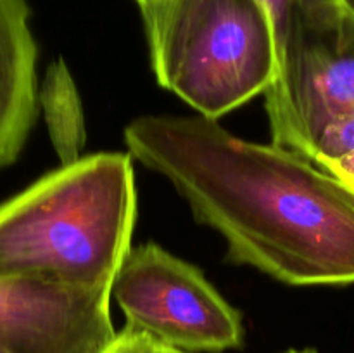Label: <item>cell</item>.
Instances as JSON below:
<instances>
[{"label": "cell", "instance_id": "obj_2", "mask_svg": "<svg viewBox=\"0 0 354 353\" xmlns=\"http://www.w3.org/2000/svg\"><path fill=\"white\" fill-rule=\"evenodd\" d=\"M135 217L130 154L62 165L0 203V273L113 289Z\"/></svg>", "mask_w": 354, "mask_h": 353}, {"label": "cell", "instance_id": "obj_15", "mask_svg": "<svg viewBox=\"0 0 354 353\" xmlns=\"http://www.w3.org/2000/svg\"><path fill=\"white\" fill-rule=\"evenodd\" d=\"M0 353H7V352H3V350H2V348H0Z\"/></svg>", "mask_w": 354, "mask_h": 353}, {"label": "cell", "instance_id": "obj_14", "mask_svg": "<svg viewBox=\"0 0 354 353\" xmlns=\"http://www.w3.org/2000/svg\"><path fill=\"white\" fill-rule=\"evenodd\" d=\"M342 3H344V6L354 14V0H342Z\"/></svg>", "mask_w": 354, "mask_h": 353}, {"label": "cell", "instance_id": "obj_13", "mask_svg": "<svg viewBox=\"0 0 354 353\" xmlns=\"http://www.w3.org/2000/svg\"><path fill=\"white\" fill-rule=\"evenodd\" d=\"M135 2L138 3V7H140V9H145V7H149L151 3L158 2V0H135Z\"/></svg>", "mask_w": 354, "mask_h": 353}, {"label": "cell", "instance_id": "obj_7", "mask_svg": "<svg viewBox=\"0 0 354 353\" xmlns=\"http://www.w3.org/2000/svg\"><path fill=\"white\" fill-rule=\"evenodd\" d=\"M30 17L26 0H0V170L19 158L40 107Z\"/></svg>", "mask_w": 354, "mask_h": 353}, {"label": "cell", "instance_id": "obj_12", "mask_svg": "<svg viewBox=\"0 0 354 353\" xmlns=\"http://www.w3.org/2000/svg\"><path fill=\"white\" fill-rule=\"evenodd\" d=\"M282 353H318L317 350H311V348H306V350H286V352Z\"/></svg>", "mask_w": 354, "mask_h": 353}, {"label": "cell", "instance_id": "obj_8", "mask_svg": "<svg viewBox=\"0 0 354 353\" xmlns=\"http://www.w3.org/2000/svg\"><path fill=\"white\" fill-rule=\"evenodd\" d=\"M40 106L47 118L52 142L62 165L76 161L83 145V116L71 76L61 61L52 64L40 90Z\"/></svg>", "mask_w": 354, "mask_h": 353}, {"label": "cell", "instance_id": "obj_4", "mask_svg": "<svg viewBox=\"0 0 354 353\" xmlns=\"http://www.w3.org/2000/svg\"><path fill=\"white\" fill-rule=\"evenodd\" d=\"M275 47L265 92L272 144L308 158L328 125L354 114V14L342 0H301Z\"/></svg>", "mask_w": 354, "mask_h": 353}, {"label": "cell", "instance_id": "obj_5", "mask_svg": "<svg viewBox=\"0 0 354 353\" xmlns=\"http://www.w3.org/2000/svg\"><path fill=\"white\" fill-rule=\"evenodd\" d=\"M127 325L183 353L241 348L244 325L197 266L154 242L130 249L113 286Z\"/></svg>", "mask_w": 354, "mask_h": 353}, {"label": "cell", "instance_id": "obj_1", "mask_svg": "<svg viewBox=\"0 0 354 353\" xmlns=\"http://www.w3.org/2000/svg\"><path fill=\"white\" fill-rule=\"evenodd\" d=\"M124 142L223 235L230 262L290 286L354 284V190L303 154L201 114L140 116Z\"/></svg>", "mask_w": 354, "mask_h": 353}, {"label": "cell", "instance_id": "obj_3", "mask_svg": "<svg viewBox=\"0 0 354 353\" xmlns=\"http://www.w3.org/2000/svg\"><path fill=\"white\" fill-rule=\"evenodd\" d=\"M140 10L158 83L201 116L218 120L272 85L275 35L259 0H158Z\"/></svg>", "mask_w": 354, "mask_h": 353}, {"label": "cell", "instance_id": "obj_6", "mask_svg": "<svg viewBox=\"0 0 354 353\" xmlns=\"http://www.w3.org/2000/svg\"><path fill=\"white\" fill-rule=\"evenodd\" d=\"M113 289L0 273V348L7 353H104L118 332Z\"/></svg>", "mask_w": 354, "mask_h": 353}, {"label": "cell", "instance_id": "obj_9", "mask_svg": "<svg viewBox=\"0 0 354 353\" xmlns=\"http://www.w3.org/2000/svg\"><path fill=\"white\" fill-rule=\"evenodd\" d=\"M308 159L354 190V114L328 125L311 147Z\"/></svg>", "mask_w": 354, "mask_h": 353}, {"label": "cell", "instance_id": "obj_11", "mask_svg": "<svg viewBox=\"0 0 354 353\" xmlns=\"http://www.w3.org/2000/svg\"><path fill=\"white\" fill-rule=\"evenodd\" d=\"M259 2L265 6L270 19H272L273 35H275L277 31L282 28V24L286 23L287 16L292 12V9L301 2V0H259Z\"/></svg>", "mask_w": 354, "mask_h": 353}, {"label": "cell", "instance_id": "obj_10", "mask_svg": "<svg viewBox=\"0 0 354 353\" xmlns=\"http://www.w3.org/2000/svg\"><path fill=\"white\" fill-rule=\"evenodd\" d=\"M104 353H183L180 350L169 348L162 343L156 341L151 336L137 331V329L124 325L121 332H118L113 345Z\"/></svg>", "mask_w": 354, "mask_h": 353}]
</instances>
